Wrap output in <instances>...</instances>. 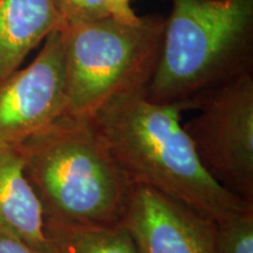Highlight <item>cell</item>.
I'll return each instance as SVG.
<instances>
[{
	"label": "cell",
	"instance_id": "6da1fadb",
	"mask_svg": "<svg viewBox=\"0 0 253 253\" xmlns=\"http://www.w3.org/2000/svg\"><path fill=\"white\" fill-rule=\"evenodd\" d=\"M145 89L116 95L90 115L104 145L132 185H144L214 221L253 204L221 186L202 166L181 123L183 103L148 100Z\"/></svg>",
	"mask_w": 253,
	"mask_h": 253
},
{
	"label": "cell",
	"instance_id": "7a4b0ae2",
	"mask_svg": "<svg viewBox=\"0 0 253 253\" xmlns=\"http://www.w3.org/2000/svg\"><path fill=\"white\" fill-rule=\"evenodd\" d=\"M20 151L45 227L122 223L132 183L90 116L63 114L28 137Z\"/></svg>",
	"mask_w": 253,
	"mask_h": 253
},
{
	"label": "cell",
	"instance_id": "3957f363",
	"mask_svg": "<svg viewBox=\"0 0 253 253\" xmlns=\"http://www.w3.org/2000/svg\"><path fill=\"white\" fill-rule=\"evenodd\" d=\"M160 58L144 93L197 108L209 91L253 73V0H163Z\"/></svg>",
	"mask_w": 253,
	"mask_h": 253
},
{
	"label": "cell",
	"instance_id": "277c9868",
	"mask_svg": "<svg viewBox=\"0 0 253 253\" xmlns=\"http://www.w3.org/2000/svg\"><path fill=\"white\" fill-rule=\"evenodd\" d=\"M61 30L67 87L65 114L90 116L116 95L147 88L162 48L164 17L143 15L132 23L108 17Z\"/></svg>",
	"mask_w": 253,
	"mask_h": 253
},
{
	"label": "cell",
	"instance_id": "5b68a950",
	"mask_svg": "<svg viewBox=\"0 0 253 253\" xmlns=\"http://www.w3.org/2000/svg\"><path fill=\"white\" fill-rule=\"evenodd\" d=\"M184 129L205 170L237 197L253 204V73L198 100Z\"/></svg>",
	"mask_w": 253,
	"mask_h": 253
},
{
	"label": "cell",
	"instance_id": "8992f818",
	"mask_svg": "<svg viewBox=\"0 0 253 253\" xmlns=\"http://www.w3.org/2000/svg\"><path fill=\"white\" fill-rule=\"evenodd\" d=\"M66 108L65 36L59 28L27 67L0 80V145L19 147Z\"/></svg>",
	"mask_w": 253,
	"mask_h": 253
},
{
	"label": "cell",
	"instance_id": "52a82bcc",
	"mask_svg": "<svg viewBox=\"0 0 253 253\" xmlns=\"http://www.w3.org/2000/svg\"><path fill=\"white\" fill-rule=\"evenodd\" d=\"M122 224L140 253H214L216 221L148 186H131Z\"/></svg>",
	"mask_w": 253,
	"mask_h": 253
},
{
	"label": "cell",
	"instance_id": "ba28073f",
	"mask_svg": "<svg viewBox=\"0 0 253 253\" xmlns=\"http://www.w3.org/2000/svg\"><path fill=\"white\" fill-rule=\"evenodd\" d=\"M0 225L49 253L42 209L25 173L20 145H0Z\"/></svg>",
	"mask_w": 253,
	"mask_h": 253
},
{
	"label": "cell",
	"instance_id": "9c48e42d",
	"mask_svg": "<svg viewBox=\"0 0 253 253\" xmlns=\"http://www.w3.org/2000/svg\"><path fill=\"white\" fill-rule=\"evenodd\" d=\"M59 28L53 0H0V80Z\"/></svg>",
	"mask_w": 253,
	"mask_h": 253
},
{
	"label": "cell",
	"instance_id": "30bf717a",
	"mask_svg": "<svg viewBox=\"0 0 253 253\" xmlns=\"http://www.w3.org/2000/svg\"><path fill=\"white\" fill-rule=\"evenodd\" d=\"M49 253H140L122 223L114 225H48Z\"/></svg>",
	"mask_w": 253,
	"mask_h": 253
},
{
	"label": "cell",
	"instance_id": "8fae6325",
	"mask_svg": "<svg viewBox=\"0 0 253 253\" xmlns=\"http://www.w3.org/2000/svg\"><path fill=\"white\" fill-rule=\"evenodd\" d=\"M214 253H253V207L216 221Z\"/></svg>",
	"mask_w": 253,
	"mask_h": 253
},
{
	"label": "cell",
	"instance_id": "7c38bea8",
	"mask_svg": "<svg viewBox=\"0 0 253 253\" xmlns=\"http://www.w3.org/2000/svg\"><path fill=\"white\" fill-rule=\"evenodd\" d=\"M61 27L93 23L110 17L106 0H53Z\"/></svg>",
	"mask_w": 253,
	"mask_h": 253
},
{
	"label": "cell",
	"instance_id": "4fadbf2b",
	"mask_svg": "<svg viewBox=\"0 0 253 253\" xmlns=\"http://www.w3.org/2000/svg\"><path fill=\"white\" fill-rule=\"evenodd\" d=\"M0 253H41L28 243L0 225Z\"/></svg>",
	"mask_w": 253,
	"mask_h": 253
},
{
	"label": "cell",
	"instance_id": "5bb4252c",
	"mask_svg": "<svg viewBox=\"0 0 253 253\" xmlns=\"http://www.w3.org/2000/svg\"><path fill=\"white\" fill-rule=\"evenodd\" d=\"M132 0H106L110 17L123 23H132L137 20L138 15L131 8Z\"/></svg>",
	"mask_w": 253,
	"mask_h": 253
}]
</instances>
